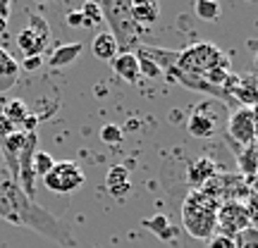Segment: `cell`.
I'll list each match as a JSON object with an SVG mask.
<instances>
[{
  "label": "cell",
  "instance_id": "cell-29",
  "mask_svg": "<svg viewBox=\"0 0 258 248\" xmlns=\"http://www.w3.org/2000/svg\"><path fill=\"white\" fill-rule=\"evenodd\" d=\"M8 19H10V3L8 0H0V34L8 27Z\"/></svg>",
  "mask_w": 258,
  "mask_h": 248
},
{
  "label": "cell",
  "instance_id": "cell-23",
  "mask_svg": "<svg viewBox=\"0 0 258 248\" xmlns=\"http://www.w3.org/2000/svg\"><path fill=\"white\" fill-rule=\"evenodd\" d=\"M79 12H82L84 19L91 24V29L96 27V24H101V22H103V12H101V5H98V3H84Z\"/></svg>",
  "mask_w": 258,
  "mask_h": 248
},
{
  "label": "cell",
  "instance_id": "cell-5",
  "mask_svg": "<svg viewBox=\"0 0 258 248\" xmlns=\"http://www.w3.org/2000/svg\"><path fill=\"white\" fill-rule=\"evenodd\" d=\"M84 182H86V175H84V170L74 160L55 162L53 170L43 177L46 189L53 193H74L79 186H84Z\"/></svg>",
  "mask_w": 258,
  "mask_h": 248
},
{
  "label": "cell",
  "instance_id": "cell-20",
  "mask_svg": "<svg viewBox=\"0 0 258 248\" xmlns=\"http://www.w3.org/2000/svg\"><path fill=\"white\" fill-rule=\"evenodd\" d=\"M194 12L203 22H215V19L220 17V3H215V0H199L194 5Z\"/></svg>",
  "mask_w": 258,
  "mask_h": 248
},
{
  "label": "cell",
  "instance_id": "cell-10",
  "mask_svg": "<svg viewBox=\"0 0 258 248\" xmlns=\"http://www.w3.org/2000/svg\"><path fill=\"white\" fill-rule=\"evenodd\" d=\"M112 72L117 74L120 79H124L127 84H137L141 72H139V57L137 53H117L110 60Z\"/></svg>",
  "mask_w": 258,
  "mask_h": 248
},
{
  "label": "cell",
  "instance_id": "cell-2",
  "mask_svg": "<svg viewBox=\"0 0 258 248\" xmlns=\"http://www.w3.org/2000/svg\"><path fill=\"white\" fill-rule=\"evenodd\" d=\"M218 208L220 201H215L201 189H194L186 193L182 203V224L189 236L208 241L218 229Z\"/></svg>",
  "mask_w": 258,
  "mask_h": 248
},
{
  "label": "cell",
  "instance_id": "cell-22",
  "mask_svg": "<svg viewBox=\"0 0 258 248\" xmlns=\"http://www.w3.org/2000/svg\"><path fill=\"white\" fill-rule=\"evenodd\" d=\"M234 246L237 248H258V227L249 224L244 231L234 236Z\"/></svg>",
  "mask_w": 258,
  "mask_h": 248
},
{
  "label": "cell",
  "instance_id": "cell-15",
  "mask_svg": "<svg viewBox=\"0 0 258 248\" xmlns=\"http://www.w3.org/2000/svg\"><path fill=\"white\" fill-rule=\"evenodd\" d=\"M144 227L151 229L158 239H163V241H172L177 236V227L167 220V215H156L151 220H144Z\"/></svg>",
  "mask_w": 258,
  "mask_h": 248
},
{
  "label": "cell",
  "instance_id": "cell-8",
  "mask_svg": "<svg viewBox=\"0 0 258 248\" xmlns=\"http://www.w3.org/2000/svg\"><path fill=\"white\" fill-rule=\"evenodd\" d=\"M215 110H218V103L215 101H206L194 108V112L189 115V122H186V129H189V134L194 138L215 136V131L220 127V117L215 115Z\"/></svg>",
  "mask_w": 258,
  "mask_h": 248
},
{
  "label": "cell",
  "instance_id": "cell-26",
  "mask_svg": "<svg viewBox=\"0 0 258 248\" xmlns=\"http://www.w3.org/2000/svg\"><path fill=\"white\" fill-rule=\"evenodd\" d=\"M67 24H70V27H82V29H91V24H89V22H86V19H84V15L82 12H79V10H72V12H67Z\"/></svg>",
  "mask_w": 258,
  "mask_h": 248
},
{
  "label": "cell",
  "instance_id": "cell-30",
  "mask_svg": "<svg viewBox=\"0 0 258 248\" xmlns=\"http://www.w3.org/2000/svg\"><path fill=\"white\" fill-rule=\"evenodd\" d=\"M41 64H43V57H41V55L24 57V69H38Z\"/></svg>",
  "mask_w": 258,
  "mask_h": 248
},
{
  "label": "cell",
  "instance_id": "cell-12",
  "mask_svg": "<svg viewBox=\"0 0 258 248\" xmlns=\"http://www.w3.org/2000/svg\"><path fill=\"white\" fill-rule=\"evenodd\" d=\"M132 17L141 29H151L160 17V8L153 0H139V3H132Z\"/></svg>",
  "mask_w": 258,
  "mask_h": 248
},
{
  "label": "cell",
  "instance_id": "cell-9",
  "mask_svg": "<svg viewBox=\"0 0 258 248\" xmlns=\"http://www.w3.org/2000/svg\"><path fill=\"white\" fill-rule=\"evenodd\" d=\"M227 131L237 143L246 148L253 146V141H256V110L249 105H241L239 110H234L227 120Z\"/></svg>",
  "mask_w": 258,
  "mask_h": 248
},
{
  "label": "cell",
  "instance_id": "cell-31",
  "mask_svg": "<svg viewBox=\"0 0 258 248\" xmlns=\"http://www.w3.org/2000/svg\"><path fill=\"white\" fill-rule=\"evenodd\" d=\"M256 138H258V112H256Z\"/></svg>",
  "mask_w": 258,
  "mask_h": 248
},
{
  "label": "cell",
  "instance_id": "cell-16",
  "mask_svg": "<svg viewBox=\"0 0 258 248\" xmlns=\"http://www.w3.org/2000/svg\"><path fill=\"white\" fill-rule=\"evenodd\" d=\"M82 55V43H67V46H57L50 57H48V64L50 67H62V64L74 62L77 57Z\"/></svg>",
  "mask_w": 258,
  "mask_h": 248
},
{
  "label": "cell",
  "instance_id": "cell-13",
  "mask_svg": "<svg viewBox=\"0 0 258 248\" xmlns=\"http://www.w3.org/2000/svg\"><path fill=\"white\" fill-rule=\"evenodd\" d=\"M91 53L96 60H105V62H110L112 57L120 53V48H117V41L112 38L110 31H101V34H96L91 41Z\"/></svg>",
  "mask_w": 258,
  "mask_h": 248
},
{
  "label": "cell",
  "instance_id": "cell-27",
  "mask_svg": "<svg viewBox=\"0 0 258 248\" xmlns=\"http://www.w3.org/2000/svg\"><path fill=\"white\" fill-rule=\"evenodd\" d=\"M246 205V215H249V222L253 227H258V196H251L249 203H244Z\"/></svg>",
  "mask_w": 258,
  "mask_h": 248
},
{
  "label": "cell",
  "instance_id": "cell-24",
  "mask_svg": "<svg viewBox=\"0 0 258 248\" xmlns=\"http://www.w3.org/2000/svg\"><path fill=\"white\" fill-rule=\"evenodd\" d=\"M122 129L115 127V124H105V127L101 129V141H105V143H120L122 141Z\"/></svg>",
  "mask_w": 258,
  "mask_h": 248
},
{
  "label": "cell",
  "instance_id": "cell-7",
  "mask_svg": "<svg viewBox=\"0 0 258 248\" xmlns=\"http://www.w3.org/2000/svg\"><path fill=\"white\" fill-rule=\"evenodd\" d=\"M249 215H246V205L241 201H234V198H227V201L220 203L218 208V234H225L234 239L239 231H244L249 227Z\"/></svg>",
  "mask_w": 258,
  "mask_h": 248
},
{
  "label": "cell",
  "instance_id": "cell-19",
  "mask_svg": "<svg viewBox=\"0 0 258 248\" xmlns=\"http://www.w3.org/2000/svg\"><path fill=\"white\" fill-rule=\"evenodd\" d=\"M3 115H5V117H8L15 127H17V124H24V122H27V117L31 115V112H29L27 103L15 98V101H10L8 105H5V112H3Z\"/></svg>",
  "mask_w": 258,
  "mask_h": 248
},
{
  "label": "cell",
  "instance_id": "cell-18",
  "mask_svg": "<svg viewBox=\"0 0 258 248\" xmlns=\"http://www.w3.org/2000/svg\"><path fill=\"white\" fill-rule=\"evenodd\" d=\"M53 165H55V160H53V155L48 150H38V148L34 150V155H31V170H34L36 179H43L53 170Z\"/></svg>",
  "mask_w": 258,
  "mask_h": 248
},
{
  "label": "cell",
  "instance_id": "cell-11",
  "mask_svg": "<svg viewBox=\"0 0 258 248\" xmlns=\"http://www.w3.org/2000/svg\"><path fill=\"white\" fill-rule=\"evenodd\" d=\"M213 177H218V165L213 162L211 157H199L196 162L189 165V175H186V179H189V184H191L194 189H201L203 184L211 182Z\"/></svg>",
  "mask_w": 258,
  "mask_h": 248
},
{
  "label": "cell",
  "instance_id": "cell-17",
  "mask_svg": "<svg viewBox=\"0 0 258 248\" xmlns=\"http://www.w3.org/2000/svg\"><path fill=\"white\" fill-rule=\"evenodd\" d=\"M17 72H19L17 60L10 55L8 48L0 46V79H3V86H10V84L15 81Z\"/></svg>",
  "mask_w": 258,
  "mask_h": 248
},
{
  "label": "cell",
  "instance_id": "cell-21",
  "mask_svg": "<svg viewBox=\"0 0 258 248\" xmlns=\"http://www.w3.org/2000/svg\"><path fill=\"white\" fill-rule=\"evenodd\" d=\"M137 57H139V72L144 74V76H151V79H160L163 76V67L156 60H151L144 53H137Z\"/></svg>",
  "mask_w": 258,
  "mask_h": 248
},
{
  "label": "cell",
  "instance_id": "cell-14",
  "mask_svg": "<svg viewBox=\"0 0 258 248\" xmlns=\"http://www.w3.org/2000/svg\"><path fill=\"white\" fill-rule=\"evenodd\" d=\"M105 186H108V191H110L115 198H124V196H127V191L132 189L127 167H122V165H115V167H112L110 172H108Z\"/></svg>",
  "mask_w": 258,
  "mask_h": 248
},
{
  "label": "cell",
  "instance_id": "cell-25",
  "mask_svg": "<svg viewBox=\"0 0 258 248\" xmlns=\"http://www.w3.org/2000/svg\"><path fill=\"white\" fill-rule=\"evenodd\" d=\"M206 248H237V246H234V239H230V236L213 234L211 239H208V243H206Z\"/></svg>",
  "mask_w": 258,
  "mask_h": 248
},
{
  "label": "cell",
  "instance_id": "cell-4",
  "mask_svg": "<svg viewBox=\"0 0 258 248\" xmlns=\"http://www.w3.org/2000/svg\"><path fill=\"white\" fill-rule=\"evenodd\" d=\"M175 67L177 74L175 79H186V76H196V79H203V74H208L211 69H218V67H225L230 69V60L225 57L220 48L211 46V43H194V46L184 48L182 53H177L175 64H170V69Z\"/></svg>",
  "mask_w": 258,
  "mask_h": 248
},
{
  "label": "cell",
  "instance_id": "cell-3",
  "mask_svg": "<svg viewBox=\"0 0 258 248\" xmlns=\"http://www.w3.org/2000/svg\"><path fill=\"white\" fill-rule=\"evenodd\" d=\"M103 12V22L110 24V34L117 41L120 53H134L141 43V36L148 31L141 29L132 17V3L127 0H103L98 3Z\"/></svg>",
  "mask_w": 258,
  "mask_h": 248
},
{
  "label": "cell",
  "instance_id": "cell-6",
  "mask_svg": "<svg viewBox=\"0 0 258 248\" xmlns=\"http://www.w3.org/2000/svg\"><path fill=\"white\" fill-rule=\"evenodd\" d=\"M48 38H50V27H48V22L43 17H38V15H31L27 29H22L17 34V46L27 57L41 55L43 48L48 46Z\"/></svg>",
  "mask_w": 258,
  "mask_h": 248
},
{
  "label": "cell",
  "instance_id": "cell-28",
  "mask_svg": "<svg viewBox=\"0 0 258 248\" xmlns=\"http://www.w3.org/2000/svg\"><path fill=\"white\" fill-rule=\"evenodd\" d=\"M15 131H17V127H15V124H12L5 115H0V141H5L8 136H12Z\"/></svg>",
  "mask_w": 258,
  "mask_h": 248
},
{
  "label": "cell",
  "instance_id": "cell-1",
  "mask_svg": "<svg viewBox=\"0 0 258 248\" xmlns=\"http://www.w3.org/2000/svg\"><path fill=\"white\" fill-rule=\"evenodd\" d=\"M0 217L12 222V224H19V227L27 224L31 229L50 236L57 243H64V246L74 248V239L67 234V229L53 215H48L31 198H27L22 193V189L17 186V182H12V179L0 182Z\"/></svg>",
  "mask_w": 258,
  "mask_h": 248
}]
</instances>
